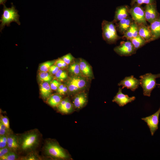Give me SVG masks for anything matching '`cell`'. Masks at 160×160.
<instances>
[{
    "mask_svg": "<svg viewBox=\"0 0 160 160\" xmlns=\"http://www.w3.org/2000/svg\"><path fill=\"white\" fill-rule=\"evenodd\" d=\"M20 148L27 151L34 148L38 144L39 134L36 130H32L23 135L18 139Z\"/></svg>",
    "mask_w": 160,
    "mask_h": 160,
    "instance_id": "6da1fadb",
    "label": "cell"
},
{
    "mask_svg": "<svg viewBox=\"0 0 160 160\" xmlns=\"http://www.w3.org/2000/svg\"><path fill=\"white\" fill-rule=\"evenodd\" d=\"M11 4V7L9 8H7L5 4L3 5V12L0 20L1 22L0 25L1 32L5 25L9 26L12 22H15L19 25H20L19 21L20 15L18 14V11L15 9V6L12 3Z\"/></svg>",
    "mask_w": 160,
    "mask_h": 160,
    "instance_id": "7a4b0ae2",
    "label": "cell"
},
{
    "mask_svg": "<svg viewBox=\"0 0 160 160\" xmlns=\"http://www.w3.org/2000/svg\"><path fill=\"white\" fill-rule=\"evenodd\" d=\"M140 85L143 89V94L150 97L153 90L156 86L160 85L156 83V79L160 78V73L154 74L148 73L140 76Z\"/></svg>",
    "mask_w": 160,
    "mask_h": 160,
    "instance_id": "3957f363",
    "label": "cell"
},
{
    "mask_svg": "<svg viewBox=\"0 0 160 160\" xmlns=\"http://www.w3.org/2000/svg\"><path fill=\"white\" fill-rule=\"evenodd\" d=\"M112 21L104 20L102 23V36L103 39L109 44H113L122 37L117 34L116 25Z\"/></svg>",
    "mask_w": 160,
    "mask_h": 160,
    "instance_id": "277c9868",
    "label": "cell"
},
{
    "mask_svg": "<svg viewBox=\"0 0 160 160\" xmlns=\"http://www.w3.org/2000/svg\"><path fill=\"white\" fill-rule=\"evenodd\" d=\"M44 150L45 154L51 157L57 159H66L69 157L68 153L56 142L47 141Z\"/></svg>",
    "mask_w": 160,
    "mask_h": 160,
    "instance_id": "5b68a950",
    "label": "cell"
},
{
    "mask_svg": "<svg viewBox=\"0 0 160 160\" xmlns=\"http://www.w3.org/2000/svg\"><path fill=\"white\" fill-rule=\"evenodd\" d=\"M87 84L86 79L81 76L73 75L67 81L66 86L69 92L75 93L84 89Z\"/></svg>",
    "mask_w": 160,
    "mask_h": 160,
    "instance_id": "8992f818",
    "label": "cell"
},
{
    "mask_svg": "<svg viewBox=\"0 0 160 160\" xmlns=\"http://www.w3.org/2000/svg\"><path fill=\"white\" fill-rule=\"evenodd\" d=\"M135 4L129 9V12L134 21L138 25H148L145 19L144 8Z\"/></svg>",
    "mask_w": 160,
    "mask_h": 160,
    "instance_id": "52a82bcc",
    "label": "cell"
},
{
    "mask_svg": "<svg viewBox=\"0 0 160 160\" xmlns=\"http://www.w3.org/2000/svg\"><path fill=\"white\" fill-rule=\"evenodd\" d=\"M114 51L121 56H128L135 54L137 50L129 40L121 41L120 45L114 49Z\"/></svg>",
    "mask_w": 160,
    "mask_h": 160,
    "instance_id": "ba28073f",
    "label": "cell"
},
{
    "mask_svg": "<svg viewBox=\"0 0 160 160\" xmlns=\"http://www.w3.org/2000/svg\"><path fill=\"white\" fill-rule=\"evenodd\" d=\"M160 107L158 110L153 114L141 119L145 122L148 127L151 135L153 136L158 128Z\"/></svg>",
    "mask_w": 160,
    "mask_h": 160,
    "instance_id": "9c48e42d",
    "label": "cell"
},
{
    "mask_svg": "<svg viewBox=\"0 0 160 160\" xmlns=\"http://www.w3.org/2000/svg\"><path fill=\"white\" fill-rule=\"evenodd\" d=\"M144 9L146 21L150 23L155 20L160 15L157 9L156 3L146 4Z\"/></svg>",
    "mask_w": 160,
    "mask_h": 160,
    "instance_id": "30bf717a",
    "label": "cell"
},
{
    "mask_svg": "<svg viewBox=\"0 0 160 160\" xmlns=\"http://www.w3.org/2000/svg\"><path fill=\"white\" fill-rule=\"evenodd\" d=\"M140 85V80L134 77L133 75L126 77L118 84L119 86H122V89L127 88L132 91H135Z\"/></svg>",
    "mask_w": 160,
    "mask_h": 160,
    "instance_id": "8fae6325",
    "label": "cell"
},
{
    "mask_svg": "<svg viewBox=\"0 0 160 160\" xmlns=\"http://www.w3.org/2000/svg\"><path fill=\"white\" fill-rule=\"evenodd\" d=\"M135 99V96L129 97L128 95L123 93L122 89L119 88L112 101L116 103L119 106L123 107L127 104L133 101Z\"/></svg>",
    "mask_w": 160,
    "mask_h": 160,
    "instance_id": "7c38bea8",
    "label": "cell"
},
{
    "mask_svg": "<svg viewBox=\"0 0 160 160\" xmlns=\"http://www.w3.org/2000/svg\"><path fill=\"white\" fill-rule=\"evenodd\" d=\"M129 9L128 6L125 5L118 7L116 9L113 22L116 23L122 19L129 17Z\"/></svg>",
    "mask_w": 160,
    "mask_h": 160,
    "instance_id": "4fadbf2b",
    "label": "cell"
},
{
    "mask_svg": "<svg viewBox=\"0 0 160 160\" xmlns=\"http://www.w3.org/2000/svg\"><path fill=\"white\" fill-rule=\"evenodd\" d=\"M133 21L132 18L130 16L122 19L116 23L117 31L123 35L129 28Z\"/></svg>",
    "mask_w": 160,
    "mask_h": 160,
    "instance_id": "5bb4252c",
    "label": "cell"
},
{
    "mask_svg": "<svg viewBox=\"0 0 160 160\" xmlns=\"http://www.w3.org/2000/svg\"><path fill=\"white\" fill-rule=\"evenodd\" d=\"M87 102L86 94L84 92H81L77 94L74 97L73 100L74 108L76 109H80L86 104Z\"/></svg>",
    "mask_w": 160,
    "mask_h": 160,
    "instance_id": "9a60e30c",
    "label": "cell"
},
{
    "mask_svg": "<svg viewBox=\"0 0 160 160\" xmlns=\"http://www.w3.org/2000/svg\"><path fill=\"white\" fill-rule=\"evenodd\" d=\"M150 24L148 27L153 40L158 39L160 38V15Z\"/></svg>",
    "mask_w": 160,
    "mask_h": 160,
    "instance_id": "2e32d148",
    "label": "cell"
},
{
    "mask_svg": "<svg viewBox=\"0 0 160 160\" xmlns=\"http://www.w3.org/2000/svg\"><path fill=\"white\" fill-rule=\"evenodd\" d=\"M138 35L147 43L154 41L148 25H138Z\"/></svg>",
    "mask_w": 160,
    "mask_h": 160,
    "instance_id": "e0dca14e",
    "label": "cell"
},
{
    "mask_svg": "<svg viewBox=\"0 0 160 160\" xmlns=\"http://www.w3.org/2000/svg\"><path fill=\"white\" fill-rule=\"evenodd\" d=\"M57 107L59 111L65 114L72 112L74 108L73 105L68 98L62 100Z\"/></svg>",
    "mask_w": 160,
    "mask_h": 160,
    "instance_id": "ac0fdd59",
    "label": "cell"
},
{
    "mask_svg": "<svg viewBox=\"0 0 160 160\" xmlns=\"http://www.w3.org/2000/svg\"><path fill=\"white\" fill-rule=\"evenodd\" d=\"M80 68L82 75L87 77L90 78L92 76L91 67L84 60L81 59L79 61Z\"/></svg>",
    "mask_w": 160,
    "mask_h": 160,
    "instance_id": "d6986e66",
    "label": "cell"
},
{
    "mask_svg": "<svg viewBox=\"0 0 160 160\" xmlns=\"http://www.w3.org/2000/svg\"><path fill=\"white\" fill-rule=\"evenodd\" d=\"M138 35V25L134 21L131 25L123 34L122 38H126L127 40L136 37Z\"/></svg>",
    "mask_w": 160,
    "mask_h": 160,
    "instance_id": "ffe728a7",
    "label": "cell"
},
{
    "mask_svg": "<svg viewBox=\"0 0 160 160\" xmlns=\"http://www.w3.org/2000/svg\"><path fill=\"white\" fill-rule=\"evenodd\" d=\"M7 146L13 151H15L20 148L18 137L15 135L11 134L7 136Z\"/></svg>",
    "mask_w": 160,
    "mask_h": 160,
    "instance_id": "44dd1931",
    "label": "cell"
},
{
    "mask_svg": "<svg viewBox=\"0 0 160 160\" xmlns=\"http://www.w3.org/2000/svg\"><path fill=\"white\" fill-rule=\"evenodd\" d=\"M40 90L41 95L44 99L48 98L51 96L52 89L48 82H42L40 84Z\"/></svg>",
    "mask_w": 160,
    "mask_h": 160,
    "instance_id": "7402d4cb",
    "label": "cell"
},
{
    "mask_svg": "<svg viewBox=\"0 0 160 160\" xmlns=\"http://www.w3.org/2000/svg\"><path fill=\"white\" fill-rule=\"evenodd\" d=\"M61 95L58 94H53L49 97L47 103L53 107H57L62 100Z\"/></svg>",
    "mask_w": 160,
    "mask_h": 160,
    "instance_id": "603a6c76",
    "label": "cell"
},
{
    "mask_svg": "<svg viewBox=\"0 0 160 160\" xmlns=\"http://www.w3.org/2000/svg\"><path fill=\"white\" fill-rule=\"evenodd\" d=\"M129 40L132 42L137 50L147 43L145 40L139 35Z\"/></svg>",
    "mask_w": 160,
    "mask_h": 160,
    "instance_id": "cb8c5ba5",
    "label": "cell"
},
{
    "mask_svg": "<svg viewBox=\"0 0 160 160\" xmlns=\"http://www.w3.org/2000/svg\"><path fill=\"white\" fill-rule=\"evenodd\" d=\"M69 71L73 75L81 76L79 61L75 62L69 66Z\"/></svg>",
    "mask_w": 160,
    "mask_h": 160,
    "instance_id": "d4e9b609",
    "label": "cell"
},
{
    "mask_svg": "<svg viewBox=\"0 0 160 160\" xmlns=\"http://www.w3.org/2000/svg\"><path fill=\"white\" fill-rule=\"evenodd\" d=\"M51 73L48 72H40L39 74V78L42 82H50L52 79Z\"/></svg>",
    "mask_w": 160,
    "mask_h": 160,
    "instance_id": "484cf974",
    "label": "cell"
},
{
    "mask_svg": "<svg viewBox=\"0 0 160 160\" xmlns=\"http://www.w3.org/2000/svg\"><path fill=\"white\" fill-rule=\"evenodd\" d=\"M55 61L54 60L44 62L39 66V70L40 72H46L49 71L50 68L54 63Z\"/></svg>",
    "mask_w": 160,
    "mask_h": 160,
    "instance_id": "4316f807",
    "label": "cell"
},
{
    "mask_svg": "<svg viewBox=\"0 0 160 160\" xmlns=\"http://www.w3.org/2000/svg\"><path fill=\"white\" fill-rule=\"evenodd\" d=\"M17 155L12 151L0 157L1 160H15L17 159Z\"/></svg>",
    "mask_w": 160,
    "mask_h": 160,
    "instance_id": "83f0119b",
    "label": "cell"
},
{
    "mask_svg": "<svg viewBox=\"0 0 160 160\" xmlns=\"http://www.w3.org/2000/svg\"><path fill=\"white\" fill-rule=\"evenodd\" d=\"M67 72L61 69H59L55 74V76L58 80L63 81L67 77Z\"/></svg>",
    "mask_w": 160,
    "mask_h": 160,
    "instance_id": "f1b7e54d",
    "label": "cell"
},
{
    "mask_svg": "<svg viewBox=\"0 0 160 160\" xmlns=\"http://www.w3.org/2000/svg\"><path fill=\"white\" fill-rule=\"evenodd\" d=\"M156 0H132L131 4L132 6L135 4L141 5L143 4H148L156 3Z\"/></svg>",
    "mask_w": 160,
    "mask_h": 160,
    "instance_id": "f546056e",
    "label": "cell"
},
{
    "mask_svg": "<svg viewBox=\"0 0 160 160\" xmlns=\"http://www.w3.org/2000/svg\"><path fill=\"white\" fill-rule=\"evenodd\" d=\"M67 65L69 64L74 59V57L71 53H68L60 58Z\"/></svg>",
    "mask_w": 160,
    "mask_h": 160,
    "instance_id": "4dcf8cb0",
    "label": "cell"
},
{
    "mask_svg": "<svg viewBox=\"0 0 160 160\" xmlns=\"http://www.w3.org/2000/svg\"><path fill=\"white\" fill-rule=\"evenodd\" d=\"M68 88L67 86L61 84L57 90V93L61 95H65L67 92Z\"/></svg>",
    "mask_w": 160,
    "mask_h": 160,
    "instance_id": "1f68e13d",
    "label": "cell"
},
{
    "mask_svg": "<svg viewBox=\"0 0 160 160\" xmlns=\"http://www.w3.org/2000/svg\"><path fill=\"white\" fill-rule=\"evenodd\" d=\"M61 84L60 82L57 80L54 79L51 81L50 85L52 90H57L58 88Z\"/></svg>",
    "mask_w": 160,
    "mask_h": 160,
    "instance_id": "d6a6232c",
    "label": "cell"
},
{
    "mask_svg": "<svg viewBox=\"0 0 160 160\" xmlns=\"http://www.w3.org/2000/svg\"><path fill=\"white\" fill-rule=\"evenodd\" d=\"M0 122L4 124L7 128L9 129V122L8 118L6 116L0 115Z\"/></svg>",
    "mask_w": 160,
    "mask_h": 160,
    "instance_id": "836d02e7",
    "label": "cell"
},
{
    "mask_svg": "<svg viewBox=\"0 0 160 160\" xmlns=\"http://www.w3.org/2000/svg\"><path fill=\"white\" fill-rule=\"evenodd\" d=\"M7 145V136L1 135L0 136V148H4Z\"/></svg>",
    "mask_w": 160,
    "mask_h": 160,
    "instance_id": "e575fe53",
    "label": "cell"
},
{
    "mask_svg": "<svg viewBox=\"0 0 160 160\" xmlns=\"http://www.w3.org/2000/svg\"><path fill=\"white\" fill-rule=\"evenodd\" d=\"M55 65L59 68H65L68 65L64 61L60 58L55 61Z\"/></svg>",
    "mask_w": 160,
    "mask_h": 160,
    "instance_id": "d590c367",
    "label": "cell"
},
{
    "mask_svg": "<svg viewBox=\"0 0 160 160\" xmlns=\"http://www.w3.org/2000/svg\"><path fill=\"white\" fill-rule=\"evenodd\" d=\"M11 151H12L7 146L4 148H0V157L7 154Z\"/></svg>",
    "mask_w": 160,
    "mask_h": 160,
    "instance_id": "8d00e7d4",
    "label": "cell"
},
{
    "mask_svg": "<svg viewBox=\"0 0 160 160\" xmlns=\"http://www.w3.org/2000/svg\"><path fill=\"white\" fill-rule=\"evenodd\" d=\"M60 68L55 64L52 65L49 69V72L52 74L54 75L57 73Z\"/></svg>",
    "mask_w": 160,
    "mask_h": 160,
    "instance_id": "74e56055",
    "label": "cell"
},
{
    "mask_svg": "<svg viewBox=\"0 0 160 160\" xmlns=\"http://www.w3.org/2000/svg\"><path fill=\"white\" fill-rule=\"evenodd\" d=\"M37 156L34 154H31L26 157L24 158L23 159L27 160H35L37 159Z\"/></svg>",
    "mask_w": 160,
    "mask_h": 160,
    "instance_id": "f35d334b",
    "label": "cell"
},
{
    "mask_svg": "<svg viewBox=\"0 0 160 160\" xmlns=\"http://www.w3.org/2000/svg\"><path fill=\"white\" fill-rule=\"evenodd\" d=\"M7 0H0V4H4L7 1Z\"/></svg>",
    "mask_w": 160,
    "mask_h": 160,
    "instance_id": "ab89813d",
    "label": "cell"
}]
</instances>
